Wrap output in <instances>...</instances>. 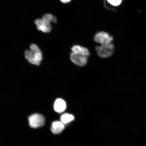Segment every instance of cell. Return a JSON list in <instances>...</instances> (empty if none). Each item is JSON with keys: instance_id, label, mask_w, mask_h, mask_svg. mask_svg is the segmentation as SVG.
Here are the masks:
<instances>
[{"instance_id": "1", "label": "cell", "mask_w": 146, "mask_h": 146, "mask_svg": "<svg viewBox=\"0 0 146 146\" xmlns=\"http://www.w3.org/2000/svg\"><path fill=\"white\" fill-rule=\"evenodd\" d=\"M30 50L25 52V58L29 62L33 64L39 65L42 60V53L37 45L32 44L30 46Z\"/></svg>"}, {"instance_id": "2", "label": "cell", "mask_w": 146, "mask_h": 146, "mask_svg": "<svg viewBox=\"0 0 146 146\" xmlns=\"http://www.w3.org/2000/svg\"><path fill=\"white\" fill-rule=\"evenodd\" d=\"M98 54L100 57L106 58L112 56L114 51V46L112 43L101 45L96 47Z\"/></svg>"}, {"instance_id": "3", "label": "cell", "mask_w": 146, "mask_h": 146, "mask_svg": "<svg viewBox=\"0 0 146 146\" xmlns=\"http://www.w3.org/2000/svg\"><path fill=\"white\" fill-rule=\"evenodd\" d=\"M28 120L29 125L33 128L42 127L45 123L44 117L39 114L35 113L31 115L29 117Z\"/></svg>"}, {"instance_id": "4", "label": "cell", "mask_w": 146, "mask_h": 146, "mask_svg": "<svg viewBox=\"0 0 146 146\" xmlns=\"http://www.w3.org/2000/svg\"><path fill=\"white\" fill-rule=\"evenodd\" d=\"M113 38L112 36L104 32H98L94 36V40L96 42L100 44L101 45L109 44L111 43Z\"/></svg>"}, {"instance_id": "5", "label": "cell", "mask_w": 146, "mask_h": 146, "mask_svg": "<svg viewBox=\"0 0 146 146\" xmlns=\"http://www.w3.org/2000/svg\"><path fill=\"white\" fill-rule=\"evenodd\" d=\"M88 57L84 55L71 53L70 59L73 63L80 66H83L86 64Z\"/></svg>"}, {"instance_id": "6", "label": "cell", "mask_w": 146, "mask_h": 146, "mask_svg": "<svg viewBox=\"0 0 146 146\" xmlns=\"http://www.w3.org/2000/svg\"><path fill=\"white\" fill-rule=\"evenodd\" d=\"M35 23L38 30L42 32L48 33L52 30V27L51 24L46 23L42 19H36L35 21Z\"/></svg>"}, {"instance_id": "7", "label": "cell", "mask_w": 146, "mask_h": 146, "mask_svg": "<svg viewBox=\"0 0 146 146\" xmlns=\"http://www.w3.org/2000/svg\"><path fill=\"white\" fill-rule=\"evenodd\" d=\"M66 102L61 98H58L54 102V109L56 112L61 113L64 112L66 109Z\"/></svg>"}, {"instance_id": "8", "label": "cell", "mask_w": 146, "mask_h": 146, "mask_svg": "<svg viewBox=\"0 0 146 146\" xmlns=\"http://www.w3.org/2000/svg\"><path fill=\"white\" fill-rule=\"evenodd\" d=\"M72 52L84 55L89 57L90 53L88 49L79 45H74L71 49Z\"/></svg>"}, {"instance_id": "9", "label": "cell", "mask_w": 146, "mask_h": 146, "mask_svg": "<svg viewBox=\"0 0 146 146\" xmlns=\"http://www.w3.org/2000/svg\"><path fill=\"white\" fill-rule=\"evenodd\" d=\"M65 128L64 125L61 122L55 121L53 122L51 130L54 134H59Z\"/></svg>"}, {"instance_id": "10", "label": "cell", "mask_w": 146, "mask_h": 146, "mask_svg": "<svg viewBox=\"0 0 146 146\" xmlns=\"http://www.w3.org/2000/svg\"><path fill=\"white\" fill-rule=\"evenodd\" d=\"M43 21L46 23H56L57 20L56 17L50 14H46L44 15L42 19Z\"/></svg>"}, {"instance_id": "11", "label": "cell", "mask_w": 146, "mask_h": 146, "mask_svg": "<svg viewBox=\"0 0 146 146\" xmlns=\"http://www.w3.org/2000/svg\"><path fill=\"white\" fill-rule=\"evenodd\" d=\"M74 119V117L72 115L65 113L61 117V122L63 124H66L73 121Z\"/></svg>"}, {"instance_id": "12", "label": "cell", "mask_w": 146, "mask_h": 146, "mask_svg": "<svg viewBox=\"0 0 146 146\" xmlns=\"http://www.w3.org/2000/svg\"><path fill=\"white\" fill-rule=\"evenodd\" d=\"M111 5L115 6H117L121 4L122 0H107Z\"/></svg>"}, {"instance_id": "13", "label": "cell", "mask_w": 146, "mask_h": 146, "mask_svg": "<svg viewBox=\"0 0 146 146\" xmlns=\"http://www.w3.org/2000/svg\"><path fill=\"white\" fill-rule=\"evenodd\" d=\"M60 1L64 3H67L70 2L71 0H60Z\"/></svg>"}]
</instances>
